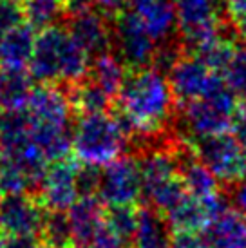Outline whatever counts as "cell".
Masks as SVG:
<instances>
[{
	"label": "cell",
	"mask_w": 246,
	"mask_h": 248,
	"mask_svg": "<svg viewBox=\"0 0 246 248\" xmlns=\"http://www.w3.org/2000/svg\"><path fill=\"white\" fill-rule=\"evenodd\" d=\"M0 83H2V71H0Z\"/></svg>",
	"instance_id": "obj_41"
},
{
	"label": "cell",
	"mask_w": 246,
	"mask_h": 248,
	"mask_svg": "<svg viewBox=\"0 0 246 248\" xmlns=\"http://www.w3.org/2000/svg\"><path fill=\"white\" fill-rule=\"evenodd\" d=\"M237 31H239V35H241V38H243V40L246 42V22L245 24H241V26H237Z\"/></svg>",
	"instance_id": "obj_35"
},
{
	"label": "cell",
	"mask_w": 246,
	"mask_h": 248,
	"mask_svg": "<svg viewBox=\"0 0 246 248\" xmlns=\"http://www.w3.org/2000/svg\"><path fill=\"white\" fill-rule=\"evenodd\" d=\"M181 141L151 147L141 154L139 167L143 178V198L149 207L159 214H167L186 194L179 172Z\"/></svg>",
	"instance_id": "obj_4"
},
{
	"label": "cell",
	"mask_w": 246,
	"mask_h": 248,
	"mask_svg": "<svg viewBox=\"0 0 246 248\" xmlns=\"http://www.w3.org/2000/svg\"><path fill=\"white\" fill-rule=\"evenodd\" d=\"M91 2H92V9L96 13L112 24L127 11L125 9L127 0H91Z\"/></svg>",
	"instance_id": "obj_29"
},
{
	"label": "cell",
	"mask_w": 246,
	"mask_h": 248,
	"mask_svg": "<svg viewBox=\"0 0 246 248\" xmlns=\"http://www.w3.org/2000/svg\"><path fill=\"white\" fill-rule=\"evenodd\" d=\"M20 9L24 22L44 31L65 16V0H26Z\"/></svg>",
	"instance_id": "obj_25"
},
{
	"label": "cell",
	"mask_w": 246,
	"mask_h": 248,
	"mask_svg": "<svg viewBox=\"0 0 246 248\" xmlns=\"http://www.w3.org/2000/svg\"><path fill=\"white\" fill-rule=\"evenodd\" d=\"M114 44L118 47V55L130 71L154 67L156 58L159 55L157 42L151 38L145 31L141 22L138 20L134 11L125 13L114 22Z\"/></svg>",
	"instance_id": "obj_12"
},
{
	"label": "cell",
	"mask_w": 246,
	"mask_h": 248,
	"mask_svg": "<svg viewBox=\"0 0 246 248\" xmlns=\"http://www.w3.org/2000/svg\"><path fill=\"white\" fill-rule=\"evenodd\" d=\"M223 78H225L228 89L232 91L235 96L243 98V102H246V49L237 51L233 62L225 71Z\"/></svg>",
	"instance_id": "obj_28"
},
{
	"label": "cell",
	"mask_w": 246,
	"mask_h": 248,
	"mask_svg": "<svg viewBox=\"0 0 246 248\" xmlns=\"http://www.w3.org/2000/svg\"><path fill=\"white\" fill-rule=\"evenodd\" d=\"M67 96L71 107L78 116L107 112V109L112 104V98L89 78L71 85L67 89Z\"/></svg>",
	"instance_id": "obj_22"
},
{
	"label": "cell",
	"mask_w": 246,
	"mask_h": 248,
	"mask_svg": "<svg viewBox=\"0 0 246 248\" xmlns=\"http://www.w3.org/2000/svg\"><path fill=\"white\" fill-rule=\"evenodd\" d=\"M170 248H208L205 237L199 234H174Z\"/></svg>",
	"instance_id": "obj_32"
},
{
	"label": "cell",
	"mask_w": 246,
	"mask_h": 248,
	"mask_svg": "<svg viewBox=\"0 0 246 248\" xmlns=\"http://www.w3.org/2000/svg\"><path fill=\"white\" fill-rule=\"evenodd\" d=\"M127 2H132V4L136 6V4H139V2H143V0H127Z\"/></svg>",
	"instance_id": "obj_39"
},
{
	"label": "cell",
	"mask_w": 246,
	"mask_h": 248,
	"mask_svg": "<svg viewBox=\"0 0 246 248\" xmlns=\"http://www.w3.org/2000/svg\"><path fill=\"white\" fill-rule=\"evenodd\" d=\"M127 76H129L127 65L120 60V56L110 53L94 58L89 71V80H92L98 87H102L110 98H118Z\"/></svg>",
	"instance_id": "obj_21"
},
{
	"label": "cell",
	"mask_w": 246,
	"mask_h": 248,
	"mask_svg": "<svg viewBox=\"0 0 246 248\" xmlns=\"http://www.w3.org/2000/svg\"><path fill=\"white\" fill-rule=\"evenodd\" d=\"M47 208L34 194H7L0 201V237L42 235Z\"/></svg>",
	"instance_id": "obj_11"
},
{
	"label": "cell",
	"mask_w": 246,
	"mask_h": 248,
	"mask_svg": "<svg viewBox=\"0 0 246 248\" xmlns=\"http://www.w3.org/2000/svg\"><path fill=\"white\" fill-rule=\"evenodd\" d=\"M184 143L188 145L192 154L215 176L219 183L235 186L246 178V152L233 138V134Z\"/></svg>",
	"instance_id": "obj_7"
},
{
	"label": "cell",
	"mask_w": 246,
	"mask_h": 248,
	"mask_svg": "<svg viewBox=\"0 0 246 248\" xmlns=\"http://www.w3.org/2000/svg\"><path fill=\"white\" fill-rule=\"evenodd\" d=\"M80 169L78 159L71 156L49 163L36 194L49 212L65 214L80 200Z\"/></svg>",
	"instance_id": "obj_10"
},
{
	"label": "cell",
	"mask_w": 246,
	"mask_h": 248,
	"mask_svg": "<svg viewBox=\"0 0 246 248\" xmlns=\"http://www.w3.org/2000/svg\"><path fill=\"white\" fill-rule=\"evenodd\" d=\"M130 131L120 116L110 112L78 116L73 129V152L85 167H109L123 156Z\"/></svg>",
	"instance_id": "obj_3"
},
{
	"label": "cell",
	"mask_w": 246,
	"mask_h": 248,
	"mask_svg": "<svg viewBox=\"0 0 246 248\" xmlns=\"http://www.w3.org/2000/svg\"><path fill=\"white\" fill-rule=\"evenodd\" d=\"M174 6L179 36L192 51L223 33V4L217 0H174Z\"/></svg>",
	"instance_id": "obj_9"
},
{
	"label": "cell",
	"mask_w": 246,
	"mask_h": 248,
	"mask_svg": "<svg viewBox=\"0 0 246 248\" xmlns=\"http://www.w3.org/2000/svg\"><path fill=\"white\" fill-rule=\"evenodd\" d=\"M233 203L235 208L246 216V178L233 186Z\"/></svg>",
	"instance_id": "obj_33"
},
{
	"label": "cell",
	"mask_w": 246,
	"mask_h": 248,
	"mask_svg": "<svg viewBox=\"0 0 246 248\" xmlns=\"http://www.w3.org/2000/svg\"><path fill=\"white\" fill-rule=\"evenodd\" d=\"M91 56L83 51L67 29L53 26L36 35L29 75L40 85H75L89 75Z\"/></svg>",
	"instance_id": "obj_2"
},
{
	"label": "cell",
	"mask_w": 246,
	"mask_h": 248,
	"mask_svg": "<svg viewBox=\"0 0 246 248\" xmlns=\"http://www.w3.org/2000/svg\"><path fill=\"white\" fill-rule=\"evenodd\" d=\"M67 26L71 36L89 56L98 58L109 53L114 35L107 28V20L102 18L96 11H85V13L69 16Z\"/></svg>",
	"instance_id": "obj_14"
},
{
	"label": "cell",
	"mask_w": 246,
	"mask_h": 248,
	"mask_svg": "<svg viewBox=\"0 0 246 248\" xmlns=\"http://www.w3.org/2000/svg\"><path fill=\"white\" fill-rule=\"evenodd\" d=\"M42 243L55 248H67L73 245V234L69 225L67 214L51 212L47 214V219L42 230Z\"/></svg>",
	"instance_id": "obj_26"
},
{
	"label": "cell",
	"mask_w": 246,
	"mask_h": 248,
	"mask_svg": "<svg viewBox=\"0 0 246 248\" xmlns=\"http://www.w3.org/2000/svg\"><path fill=\"white\" fill-rule=\"evenodd\" d=\"M172 228L167 223L163 214L154 208H138V223L134 230L132 243L136 248H170Z\"/></svg>",
	"instance_id": "obj_19"
},
{
	"label": "cell",
	"mask_w": 246,
	"mask_h": 248,
	"mask_svg": "<svg viewBox=\"0 0 246 248\" xmlns=\"http://www.w3.org/2000/svg\"><path fill=\"white\" fill-rule=\"evenodd\" d=\"M145 31L157 44L167 42L178 29V13L174 0H143L132 9Z\"/></svg>",
	"instance_id": "obj_17"
},
{
	"label": "cell",
	"mask_w": 246,
	"mask_h": 248,
	"mask_svg": "<svg viewBox=\"0 0 246 248\" xmlns=\"http://www.w3.org/2000/svg\"><path fill=\"white\" fill-rule=\"evenodd\" d=\"M0 248H9V245H7V239H6V237H0Z\"/></svg>",
	"instance_id": "obj_36"
},
{
	"label": "cell",
	"mask_w": 246,
	"mask_h": 248,
	"mask_svg": "<svg viewBox=\"0 0 246 248\" xmlns=\"http://www.w3.org/2000/svg\"><path fill=\"white\" fill-rule=\"evenodd\" d=\"M103 207L105 205L98 200V196H80L75 207L69 210L67 217L75 245L89 247L102 232L107 223V212Z\"/></svg>",
	"instance_id": "obj_15"
},
{
	"label": "cell",
	"mask_w": 246,
	"mask_h": 248,
	"mask_svg": "<svg viewBox=\"0 0 246 248\" xmlns=\"http://www.w3.org/2000/svg\"><path fill=\"white\" fill-rule=\"evenodd\" d=\"M98 200L107 208L136 207L143 198V178L139 159L122 156L103 169L98 186Z\"/></svg>",
	"instance_id": "obj_8"
},
{
	"label": "cell",
	"mask_w": 246,
	"mask_h": 248,
	"mask_svg": "<svg viewBox=\"0 0 246 248\" xmlns=\"http://www.w3.org/2000/svg\"><path fill=\"white\" fill-rule=\"evenodd\" d=\"M179 172H181V179L183 185L186 188V192L198 198H212L217 196L219 192V181L215 179L208 169H206L201 161H199L192 151L188 149V145L181 141V165H179Z\"/></svg>",
	"instance_id": "obj_20"
},
{
	"label": "cell",
	"mask_w": 246,
	"mask_h": 248,
	"mask_svg": "<svg viewBox=\"0 0 246 248\" xmlns=\"http://www.w3.org/2000/svg\"><path fill=\"white\" fill-rule=\"evenodd\" d=\"M42 248H55V247H49V245H44V243H42Z\"/></svg>",
	"instance_id": "obj_40"
},
{
	"label": "cell",
	"mask_w": 246,
	"mask_h": 248,
	"mask_svg": "<svg viewBox=\"0 0 246 248\" xmlns=\"http://www.w3.org/2000/svg\"><path fill=\"white\" fill-rule=\"evenodd\" d=\"M228 205L221 194L212 198H198L186 192L178 205H174L165 214V219L174 234H199L201 230L205 232L206 227Z\"/></svg>",
	"instance_id": "obj_13"
},
{
	"label": "cell",
	"mask_w": 246,
	"mask_h": 248,
	"mask_svg": "<svg viewBox=\"0 0 246 248\" xmlns=\"http://www.w3.org/2000/svg\"><path fill=\"white\" fill-rule=\"evenodd\" d=\"M232 134L237 140V143L243 147V151L246 152V102H239L237 105L235 116H233Z\"/></svg>",
	"instance_id": "obj_30"
},
{
	"label": "cell",
	"mask_w": 246,
	"mask_h": 248,
	"mask_svg": "<svg viewBox=\"0 0 246 248\" xmlns=\"http://www.w3.org/2000/svg\"><path fill=\"white\" fill-rule=\"evenodd\" d=\"M167 78L179 107H184L199 100H206L226 87L223 75L214 73L198 56L186 55V53H179L176 62L169 69Z\"/></svg>",
	"instance_id": "obj_6"
},
{
	"label": "cell",
	"mask_w": 246,
	"mask_h": 248,
	"mask_svg": "<svg viewBox=\"0 0 246 248\" xmlns=\"http://www.w3.org/2000/svg\"><path fill=\"white\" fill-rule=\"evenodd\" d=\"M223 11L237 28L246 22V0H223Z\"/></svg>",
	"instance_id": "obj_31"
},
{
	"label": "cell",
	"mask_w": 246,
	"mask_h": 248,
	"mask_svg": "<svg viewBox=\"0 0 246 248\" xmlns=\"http://www.w3.org/2000/svg\"><path fill=\"white\" fill-rule=\"evenodd\" d=\"M67 248H91V247H83V245H75V243H73V245L67 247Z\"/></svg>",
	"instance_id": "obj_38"
},
{
	"label": "cell",
	"mask_w": 246,
	"mask_h": 248,
	"mask_svg": "<svg viewBox=\"0 0 246 248\" xmlns=\"http://www.w3.org/2000/svg\"><path fill=\"white\" fill-rule=\"evenodd\" d=\"M235 98L237 96L226 85L206 100H199L181 107L183 141L190 143V141H201V140L230 134L233 116L239 105Z\"/></svg>",
	"instance_id": "obj_5"
},
{
	"label": "cell",
	"mask_w": 246,
	"mask_h": 248,
	"mask_svg": "<svg viewBox=\"0 0 246 248\" xmlns=\"http://www.w3.org/2000/svg\"><path fill=\"white\" fill-rule=\"evenodd\" d=\"M7 196L6 185H4V170H2V161H0V201Z\"/></svg>",
	"instance_id": "obj_34"
},
{
	"label": "cell",
	"mask_w": 246,
	"mask_h": 248,
	"mask_svg": "<svg viewBox=\"0 0 246 248\" xmlns=\"http://www.w3.org/2000/svg\"><path fill=\"white\" fill-rule=\"evenodd\" d=\"M138 223V208L125 207V208H109L107 210V225L116 232L122 239L132 241L134 230Z\"/></svg>",
	"instance_id": "obj_27"
},
{
	"label": "cell",
	"mask_w": 246,
	"mask_h": 248,
	"mask_svg": "<svg viewBox=\"0 0 246 248\" xmlns=\"http://www.w3.org/2000/svg\"><path fill=\"white\" fill-rule=\"evenodd\" d=\"M31 80L28 71H2L0 110H26L33 94Z\"/></svg>",
	"instance_id": "obj_23"
},
{
	"label": "cell",
	"mask_w": 246,
	"mask_h": 248,
	"mask_svg": "<svg viewBox=\"0 0 246 248\" xmlns=\"http://www.w3.org/2000/svg\"><path fill=\"white\" fill-rule=\"evenodd\" d=\"M237 46L233 44L230 36L221 35L212 38L210 42L203 44L201 47L194 51V56H198L201 62L205 63L208 69H212L217 75H225V71L230 67L233 58L237 55Z\"/></svg>",
	"instance_id": "obj_24"
},
{
	"label": "cell",
	"mask_w": 246,
	"mask_h": 248,
	"mask_svg": "<svg viewBox=\"0 0 246 248\" xmlns=\"http://www.w3.org/2000/svg\"><path fill=\"white\" fill-rule=\"evenodd\" d=\"M208 248H246V216L226 207L203 232Z\"/></svg>",
	"instance_id": "obj_18"
},
{
	"label": "cell",
	"mask_w": 246,
	"mask_h": 248,
	"mask_svg": "<svg viewBox=\"0 0 246 248\" xmlns=\"http://www.w3.org/2000/svg\"><path fill=\"white\" fill-rule=\"evenodd\" d=\"M7 2H11V4H15V6H22L26 0H7Z\"/></svg>",
	"instance_id": "obj_37"
},
{
	"label": "cell",
	"mask_w": 246,
	"mask_h": 248,
	"mask_svg": "<svg viewBox=\"0 0 246 248\" xmlns=\"http://www.w3.org/2000/svg\"><path fill=\"white\" fill-rule=\"evenodd\" d=\"M36 35L28 22L22 20L0 36V67L4 71H26L33 60Z\"/></svg>",
	"instance_id": "obj_16"
},
{
	"label": "cell",
	"mask_w": 246,
	"mask_h": 248,
	"mask_svg": "<svg viewBox=\"0 0 246 248\" xmlns=\"http://www.w3.org/2000/svg\"><path fill=\"white\" fill-rule=\"evenodd\" d=\"M176 98L169 78L157 67L129 71L118 94V110L130 134L152 140L170 124Z\"/></svg>",
	"instance_id": "obj_1"
}]
</instances>
